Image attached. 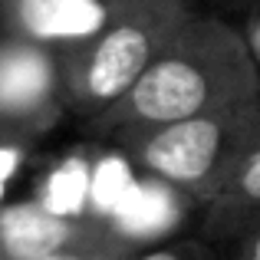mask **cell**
Instances as JSON below:
<instances>
[{"mask_svg": "<svg viewBox=\"0 0 260 260\" xmlns=\"http://www.w3.org/2000/svg\"><path fill=\"white\" fill-rule=\"evenodd\" d=\"M237 23H241V33H244V40H247V46H250V56H254L257 76H260V0H254V4L237 17Z\"/></svg>", "mask_w": 260, "mask_h": 260, "instance_id": "30bf717a", "label": "cell"}, {"mask_svg": "<svg viewBox=\"0 0 260 260\" xmlns=\"http://www.w3.org/2000/svg\"><path fill=\"white\" fill-rule=\"evenodd\" d=\"M191 13V0H115L102 26L59 53L70 119L86 128L109 112Z\"/></svg>", "mask_w": 260, "mask_h": 260, "instance_id": "7a4b0ae2", "label": "cell"}, {"mask_svg": "<svg viewBox=\"0 0 260 260\" xmlns=\"http://www.w3.org/2000/svg\"><path fill=\"white\" fill-rule=\"evenodd\" d=\"M115 0H0V37L37 43L59 56L102 26Z\"/></svg>", "mask_w": 260, "mask_h": 260, "instance_id": "8992f818", "label": "cell"}, {"mask_svg": "<svg viewBox=\"0 0 260 260\" xmlns=\"http://www.w3.org/2000/svg\"><path fill=\"white\" fill-rule=\"evenodd\" d=\"M254 106H260V76L241 23L228 13L194 10L139 83L83 132L109 139L128 128Z\"/></svg>", "mask_w": 260, "mask_h": 260, "instance_id": "6da1fadb", "label": "cell"}, {"mask_svg": "<svg viewBox=\"0 0 260 260\" xmlns=\"http://www.w3.org/2000/svg\"><path fill=\"white\" fill-rule=\"evenodd\" d=\"M257 221H260V132L234 161L221 191L208 204L198 208L194 234L214 247H224Z\"/></svg>", "mask_w": 260, "mask_h": 260, "instance_id": "52a82bcc", "label": "cell"}, {"mask_svg": "<svg viewBox=\"0 0 260 260\" xmlns=\"http://www.w3.org/2000/svg\"><path fill=\"white\" fill-rule=\"evenodd\" d=\"M217 250H221V260H260V221Z\"/></svg>", "mask_w": 260, "mask_h": 260, "instance_id": "9c48e42d", "label": "cell"}, {"mask_svg": "<svg viewBox=\"0 0 260 260\" xmlns=\"http://www.w3.org/2000/svg\"><path fill=\"white\" fill-rule=\"evenodd\" d=\"M142 244L106 217L59 214L40 201L0 204V260H122Z\"/></svg>", "mask_w": 260, "mask_h": 260, "instance_id": "277c9868", "label": "cell"}, {"mask_svg": "<svg viewBox=\"0 0 260 260\" xmlns=\"http://www.w3.org/2000/svg\"><path fill=\"white\" fill-rule=\"evenodd\" d=\"M260 132V106L109 135L135 168L201 208L221 191L234 161Z\"/></svg>", "mask_w": 260, "mask_h": 260, "instance_id": "3957f363", "label": "cell"}, {"mask_svg": "<svg viewBox=\"0 0 260 260\" xmlns=\"http://www.w3.org/2000/svg\"><path fill=\"white\" fill-rule=\"evenodd\" d=\"M208 4H214V7H217V13H228V17H234V20H237L250 4H254V0H208Z\"/></svg>", "mask_w": 260, "mask_h": 260, "instance_id": "8fae6325", "label": "cell"}, {"mask_svg": "<svg viewBox=\"0 0 260 260\" xmlns=\"http://www.w3.org/2000/svg\"><path fill=\"white\" fill-rule=\"evenodd\" d=\"M70 119L59 56L17 37H0V142L30 145Z\"/></svg>", "mask_w": 260, "mask_h": 260, "instance_id": "5b68a950", "label": "cell"}, {"mask_svg": "<svg viewBox=\"0 0 260 260\" xmlns=\"http://www.w3.org/2000/svg\"><path fill=\"white\" fill-rule=\"evenodd\" d=\"M122 260H221V250L191 231V234L172 237V241L142 244V247H135Z\"/></svg>", "mask_w": 260, "mask_h": 260, "instance_id": "ba28073f", "label": "cell"}]
</instances>
